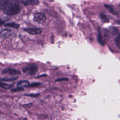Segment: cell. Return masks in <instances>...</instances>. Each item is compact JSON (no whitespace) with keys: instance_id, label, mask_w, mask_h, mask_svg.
I'll use <instances>...</instances> for the list:
<instances>
[{"instance_id":"19","label":"cell","mask_w":120,"mask_h":120,"mask_svg":"<svg viewBox=\"0 0 120 120\" xmlns=\"http://www.w3.org/2000/svg\"><path fill=\"white\" fill-rule=\"evenodd\" d=\"M5 23V21L0 17V25L4 24Z\"/></svg>"},{"instance_id":"9","label":"cell","mask_w":120,"mask_h":120,"mask_svg":"<svg viewBox=\"0 0 120 120\" xmlns=\"http://www.w3.org/2000/svg\"><path fill=\"white\" fill-rule=\"evenodd\" d=\"M5 26L7 27H12L13 28H15L17 29L19 27V24H17L15 22H10V23H8L5 25Z\"/></svg>"},{"instance_id":"3","label":"cell","mask_w":120,"mask_h":120,"mask_svg":"<svg viewBox=\"0 0 120 120\" xmlns=\"http://www.w3.org/2000/svg\"><path fill=\"white\" fill-rule=\"evenodd\" d=\"M46 20V17L45 14L42 12H37L34 14L33 21L39 24L44 23Z\"/></svg>"},{"instance_id":"2","label":"cell","mask_w":120,"mask_h":120,"mask_svg":"<svg viewBox=\"0 0 120 120\" xmlns=\"http://www.w3.org/2000/svg\"><path fill=\"white\" fill-rule=\"evenodd\" d=\"M38 66L35 64H30L22 68V71L27 74L33 75H34L38 71Z\"/></svg>"},{"instance_id":"12","label":"cell","mask_w":120,"mask_h":120,"mask_svg":"<svg viewBox=\"0 0 120 120\" xmlns=\"http://www.w3.org/2000/svg\"><path fill=\"white\" fill-rule=\"evenodd\" d=\"M100 16H101V19L102 20V21L104 22H109V19L107 17V16L105 15V14H101L100 15Z\"/></svg>"},{"instance_id":"4","label":"cell","mask_w":120,"mask_h":120,"mask_svg":"<svg viewBox=\"0 0 120 120\" xmlns=\"http://www.w3.org/2000/svg\"><path fill=\"white\" fill-rule=\"evenodd\" d=\"M2 73L4 74H8L10 75H16L21 74V72L19 71L9 68H7L3 69Z\"/></svg>"},{"instance_id":"15","label":"cell","mask_w":120,"mask_h":120,"mask_svg":"<svg viewBox=\"0 0 120 120\" xmlns=\"http://www.w3.org/2000/svg\"><path fill=\"white\" fill-rule=\"evenodd\" d=\"M17 77H12L10 78H6V79H1L2 81H8V82H10V81H13L15 80Z\"/></svg>"},{"instance_id":"16","label":"cell","mask_w":120,"mask_h":120,"mask_svg":"<svg viewBox=\"0 0 120 120\" xmlns=\"http://www.w3.org/2000/svg\"><path fill=\"white\" fill-rule=\"evenodd\" d=\"M39 85H40V83H38V82H34V83H32L31 84H30L29 86H30V87H37V86H39Z\"/></svg>"},{"instance_id":"14","label":"cell","mask_w":120,"mask_h":120,"mask_svg":"<svg viewBox=\"0 0 120 120\" xmlns=\"http://www.w3.org/2000/svg\"><path fill=\"white\" fill-rule=\"evenodd\" d=\"M98 41L99 43H100L102 45H104V41H103V39H102V38H101V36L100 33H99V34L98 35Z\"/></svg>"},{"instance_id":"6","label":"cell","mask_w":120,"mask_h":120,"mask_svg":"<svg viewBox=\"0 0 120 120\" xmlns=\"http://www.w3.org/2000/svg\"><path fill=\"white\" fill-rule=\"evenodd\" d=\"M12 31L10 29H5L0 32V37L2 38H8L11 35Z\"/></svg>"},{"instance_id":"10","label":"cell","mask_w":120,"mask_h":120,"mask_svg":"<svg viewBox=\"0 0 120 120\" xmlns=\"http://www.w3.org/2000/svg\"><path fill=\"white\" fill-rule=\"evenodd\" d=\"M105 7H106V8L111 12L112 13V14H117L116 12V11L115 10V9L114 8V7L112 6H111V5H105Z\"/></svg>"},{"instance_id":"13","label":"cell","mask_w":120,"mask_h":120,"mask_svg":"<svg viewBox=\"0 0 120 120\" xmlns=\"http://www.w3.org/2000/svg\"><path fill=\"white\" fill-rule=\"evenodd\" d=\"M114 42L116 45L117 46V47L120 49V36L117 37L115 39Z\"/></svg>"},{"instance_id":"8","label":"cell","mask_w":120,"mask_h":120,"mask_svg":"<svg viewBox=\"0 0 120 120\" xmlns=\"http://www.w3.org/2000/svg\"><path fill=\"white\" fill-rule=\"evenodd\" d=\"M30 83L28 81H21L19 82L17 84V87L19 88H22L23 87H28L30 85Z\"/></svg>"},{"instance_id":"5","label":"cell","mask_w":120,"mask_h":120,"mask_svg":"<svg viewBox=\"0 0 120 120\" xmlns=\"http://www.w3.org/2000/svg\"><path fill=\"white\" fill-rule=\"evenodd\" d=\"M24 30L27 32L29 33L31 35H38L42 33V30L39 28H25Z\"/></svg>"},{"instance_id":"1","label":"cell","mask_w":120,"mask_h":120,"mask_svg":"<svg viewBox=\"0 0 120 120\" xmlns=\"http://www.w3.org/2000/svg\"><path fill=\"white\" fill-rule=\"evenodd\" d=\"M0 9L8 15H13L20 12L21 6L17 0H0Z\"/></svg>"},{"instance_id":"18","label":"cell","mask_w":120,"mask_h":120,"mask_svg":"<svg viewBox=\"0 0 120 120\" xmlns=\"http://www.w3.org/2000/svg\"><path fill=\"white\" fill-rule=\"evenodd\" d=\"M23 90V89L22 88H17L16 89H13L12 90V91H18V90Z\"/></svg>"},{"instance_id":"11","label":"cell","mask_w":120,"mask_h":120,"mask_svg":"<svg viewBox=\"0 0 120 120\" xmlns=\"http://www.w3.org/2000/svg\"><path fill=\"white\" fill-rule=\"evenodd\" d=\"M12 86V84H9L6 83L0 82V87L5 89H9L11 88Z\"/></svg>"},{"instance_id":"7","label":"cell","mask_w":120,"mask_h":120,"mask_svg":"<svg viewBox=\"0 0 120 120\" xmlns=\"http://www.w3.org/2000/svg\"><path fill=\"white\" fill-rule=\"evenodd\" d=\"M24 5H38L39 3V1L37 0H21L20 1Z\"/></svg>"},{"instance_id":"17","label":"cell","mask_w":120,"mask_h":120,"mask_svg":"<svg viewBox=\"0 0 120 120\" xmlns=\"http://www.w3.org/2000/svg\"><path fill=\"white\" fill-rule=\"evenodd\" d=\"M68 80L67 78H60L56 80V82H60V81H67Z\"/></svg>"},{"instance_id":"20","label":"cell","mask_w":120,"mask_h":120,"mask_svg":"<svg viewBox=\"0 0 120 120\" xmlns=\"http://www.w3.org/2000/svg\"><path fill=\"white\" fill-rule=\"evenodd\" d=\"M117 22H118V23L120 24V21H117Z\"/></svg>"}]
</instances>
